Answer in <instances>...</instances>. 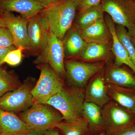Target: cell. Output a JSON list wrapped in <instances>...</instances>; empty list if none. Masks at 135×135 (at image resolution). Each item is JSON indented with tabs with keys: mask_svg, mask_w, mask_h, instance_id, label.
Instances as JSON below:
<instances>
[{
	"mask_svg": "<svg viewBox=\"0 0 135 135\" xmlns=\"http://www.w3.org/2000/svg\"><path fill=\"white\" fill-rule=\"evenodd\" d=\"M0 128L2 135H16L31 130L19 116L1 109Z\"/></svg>",
	"mask_w": 135,
	"mask_h": 135,
	"instance_id": "14",
	"label": "cell"
},
{
	"mask_svg": "<svg viewBox=\"0 0 135 135\" xmlns=\"http://www.w3.org/2000/svg\"><path fill=\"white\" fill-rule=\"evenodd\" d=\"M103 10L101 3L85 10L80 13L77 21L80 30L91 25L98 20L103 18Z\"/></svg>",
	"mask_w": 135,
	"mask_h": 135,
	"instance_id": "21",
	"label": "cell"
},
{
	"mask_svg": "<svg viewBox=\"0 0 135 135\" xmlns=\"http://www.w3.org/2000/svg\"><path fill=\"white\" fill-rule=\"evenodd\" d=\"M81 1L60 0L40 12L47 20L51 31L60 40L71 27Z\"/></svg>",
	"mask_w": 135,
	"mask_h": 135,
	"instance_id": "1",
	"label": "cell"
},
{
	"mask_svg": "<svg viewBox=\"0 0 135 135\" xmlns=\"http://www.w3.org/2000/svg\"><path fill=\"white\" fill-rule=\"evenodd\" d=\"M37 66L40 74L31 94L34 104H46L64 86L60 77L48 64L42 63Z\"/></svg>",
	"mask_w": 135,
	"mask_h": 135,
	"instance_id": "4",
	"label": "cell"
},
{
	"mask_svg": "<svg viewBox=\"0 0 135 135\" xmlns=\"http://www.w3.org/2000/svg\"><path fill=\"white\" fill-rule=\"evenodd\" d=\"M34 82L32 80L27 79L19 87L1 97L0 109L15 114L23 112L33 105L31 91Z\"/></svg>",
	"mask_w": 135,
	"mask_h": 135,
	"instance_id": "7",
	"label": "cell"
},
{
	"mask_svg": "<svg viewBox=\"0 0 135 135\" xmlns=\"http://www.w3.org/2000/svg\"><path fill=\"white\" fill-rule=\"evenodd\" d=\"M84 101V92L82 89L64 87L46 104L59 111L62 114L64 121L71 122L82 118Z\"/></svg>",
	"mask_w": 135,
	"mask_h": 135,
	"instance_id": "2",
	"label": "cell"
},
{
	"mask_svg": "<svg viewBox=\"0 0 135 135\" xmlns=\"http://www.w3.org/2000/svg\"><path fill=\"white\" fill-rule=\"evenodd\" d=\"M134 2H135V0H134Z\"/></svg>",
	"mask_w": 135,
	"mask_h": 135,
	"instance_id": "41",
	"label": "cell"
},
{
	"mask_svg": "<svg viewBox=\"0 0 135 135\" xmlns=\"http://www.w3.org/2000/svg\"><path fill=\"white\" fill-rule=\"evenodd\" d=\"M29 50L34 54H40L46 49L50 33L48 22L39 13L29 19L28 26Z\"/></svg>",
	"mask_w": 135,
	"mask_h": 135,
	"instance_id": "9",
	"label": "cell"
},
{
	"mask_svg": "<svg viewBox=\"0 0 135 135\" xmlns=\"http://www.w3.org/2000/svg\"><path fill=\"white\" fill-rule=\"evenodd\" d=\"M105 80L108 84L135 89V76L120 66L110 68L107 73Z\"/></svg>",
	"mask_w": 135,
	"mask_h": 135,
	"instance_id": "19",
	"label": "cell"
},
{
	"mask_svg": "<svg viewBox=\"0 0 135 135\" xmlns=\"http://www.w3.org/2000/svg\"><path fill=\"white\" fill-rule=\"evenodd\" d=\"M104 12L108 13L117 25L127 30L131 37L135 36V3L131 0H103Z\"/></svg>",
	"mask_w": 135,
	"mask_h": 135,
	"instance_id": "6",
	"label": "cell"
},
{
	"mask_svg": "<svg viewBox=\"0 0 135 135\" xmlns=\"http://www.w3.org/2000/svg\"><path fill=\"white\" fill-rule=\"evenodd\" d=\"M107 50V44L88 43L80 53V56L83 60L87 61L102 59L106 55Z\"/></svg>",
	"mask_w": 135,
	"mask_h": 135,
	"instance_id": "23",
	"label": "cell"
},
{
	"mask_svg": "<svg viewBox=\"0 0 135 135\" xmlns=\"http://www.w3.org/2000/svg\"><path fill=\"white\" fill-rule=\"evenodd\" d=\"M21 84L15 75L0 67V98L7 92L17 88Z\"/></svg>",
	"mask_w": 135,
	"mask_h": 135,
	"instance_id": "24",
	"label": "cell"
},
{
	"mask_svg": "<svg viewBox=\"0 0 135 135\" xmlns=\"http://www.w3.org/2000/svg\"><path fill=\"white\" fill-rule=\"evenodd\" d=\"M131 38L132 42H133L134 46L135 47V36H134V37H131Z\"/></svg>",
	"mask_w": 135,
	"mask_h": 135,
	"instance_id": "36",
	"label": "cell"
},
{
	"mask_svg": "<svg viewBox=\"0 0 135 135\" xmlns=\"http://www.w3.org/2000/svg\"><path fill=\"white\" fill-rule=\"evenodd\" d=\"M104 129L113 135L135 125V114L115 102H109L102 109Z\"/></svg>",
	"mask_w": 135,
	"mask_h": 135,
	"instance_id": "5",
	"label": "cell"
},
{
	"mask_svg": "<svg viewBox=\"0 0 135 135\" xmlns=\"http://www.w3.org/2000/svg\"><path fill=\"white\" fill-rule=\"evenodd\" d=\"M2 12L6 27L9 30L14 39V46L17 48L22 47L25 49H29L27 29L29 19L17 16L11 12Z\"/></svg>",
	"mask_w": 135,
	"mask_h": 135,
	"instance_id": "11",
	"label": "cell"
},
{
	"mask_svg": "<svg viewBox=\"0 0 135 135\" xmlns=\"http://www.w3.org/2000/svg\"><path fill=\"white\" fill-rule=\"evenodd\" d=\"M14 46V41L9 30L6 27L0 28V48Z\"/></svg>",
	"mask_w": 135,
	"mask_h": 135,
	"instance_id": "27",
	"label": "cell"
},
{
	"mask_svg": "<svg viewBox=\"0 0 135 135\" xmlns=\"http://www.w3.org/2000/svg\"><path fill=\"white\" fill-rule=\"evenodd\" d=\"M84 100L94 103L101 108L109 103L107 86L103 77H97L89 83L84 92Z\"/></svg>",
	"mask_w": 135,
	"mask_h": 135,
	"instance_id": "13",
	"label": "cell"
},
{
	"mask_svg": "<svg viewBox=\"0 0 135 135\" xmlns=\"http://www.w3.org/2000/svg\"><path fill=\"white\" fill-rule=\"evenodd\" d=\"M115 31L118 39L123 44L131 60L135 66V47L127 30L124 27L117 25L115 26Z\"/></svg>",
	"mask_w": 135,
	"mask_h": 135,
	"instance_id": "25",
	"label": "cell"
},
{
	"mask_svg": "<svg viewBox=\"0 0 135 135\" xmlns=\"http://www.w3.org/2000/svg\"><path fill=\"white\" fill-rule=\"evenodd\" d=\"M81 35L87 43L95 42L107 44L111 36L103 18L98 20L93 24L79 31Z\"/></svg>",
	"mask_w": 135,
	"mask_h": 135,
	"instance_id": "15",
	"label": "cell"
},
{
	"mask_svg": "<svg viewBox=\"0 0 135 135\" xmlns=\"http://www.w3.org/2000/svg\"><path fill=\"white\" fill-rule=\"evenodd\" d=\"M58 129L54 127L46 131L44 133L43 135H60Z\"/></svg>",
	"mask_w": 135,
	"mask_h": 135,
	"instance_id": "32",
	"label": "cell"
},
{
	"mask_svg": "<svg viewBox=\"0 0 135 135\" xmlns=\"http://www.w3.org/2000/svg\"><path fill=\"white\" fill-rule=\"evenodd\" d=\"M134 113L135 114V111L134 112Z\"/></svg>",
	"mask_w": 135,
	"mask_h": 135,
	"instance_id": "40",
	"label": "cell"
},
{
	"mask_svg": "<svg viewBox=\"0 0 135 135\" xmlns=\"http://www.w3.org/2000/svg\"><path fill=\"white\" fill-rule=\"evenodd\" d=\"M95 135H110L108 133H107L105 131H102L101 133H99V134H96Z\"/></svg>",
	"mask_w": 135,
	"mask_h": 135,
	"instance_id": "35",
	"label": "cell"
},
{
	"mask_svg": "<svg viewBox=\"0 0 135 135\" xmlns=\"http://www.w3.org/2000/svg\"><path fill=\"white\" fill-rule=\"evenodd\" d=\"M0 135H2V132L1 131V128H0Z\"/></svg>",
	"mask_w": 135,
	"mask_h": 135,
	"instance_id": "38",
	"label": "cell"
},
{
	"mask_svg": "<svg viewBox=\"0 0 135 135\" xmlns=\"http://www.w3.org/2000/svg\"><path fill=\"white\" fill-rule=\"evenodd\" d=\"M55 127L62 135H88L90 132L88 122L83 117L72 121H62Z\"/></svg>",
	"mask_w": 135,
	"mask_h": 135,
	"instance_id": "20",
	"label": "cell"
},
{
	"mask_svg": "<svg viewBox=\"0 0 135 135\" xmlns=\"http://www.w3.org/2000/svg\"><path fill=\"white\" fill-rule=\"evenodd\" d=\"M25 49L23 47H19L10 51L5 57L4 63H7L12 66L18 65L21 62L23 57V51Z\"/></svg>",
	"mask_w": 135,
	"mask_h": 135,
	"instance_id": "26",
	"label": "cell"
},
{
	"mask_svg": "<svg viewBox=\"0 0 135 135\" xmlns=\"http://www.w3.org/2000/svg\"><path fill=\"white\" fill-rule=\"evenodd\" d=\"M64 44L50 30L46 49L35 60L37 64L46 63L49 65L59 77L66 75Z\"/></svg>",
	"mask_w": 135,
	"mask_h": 135,
	"instance_id": "8",
	"label": "cell"
},
{
	"mask_svg": "<svg viewBox=\"0 0 135 135\" xmlns=\"http://www.w3.org/2000/svg\"><path fill=\"white\" fill-rule=\"evenodd\" d=\"M18 116L31 130L44 133L64 120L59 111L46 104H34Z\"/></svg>",
	"mask_w": 135,
	"mask_h": 135,
	"instance_id": "3",
	"label": "cell"
},
{
	"mask_svg": "<svg viewBox=\"0 0 135 135\" xmlns=\"http://www.w3.org/2000/svg\"><path fill=\"white\" fill-rule=\"evenodd\" d=\"M64 42L65 51L70 56H75L80 53L87 44L81 37L79 31L77 30L70 32Z\"/></svg>",
	"mask_w": 135,
	"mask_h": 135,
	"instance_id": "22",
	"label": "cell"
},
{
	"mask_svg": "<svg viewBox=\"0 0 135 135\" xmlns=\"http://www.w3.org/2000/svg\"><path fill=\"white\" fill-rule=\"evenodd\" d=\"M113 135H135V125L127 128Z\"/></svg>",
	"mask_w": 135,
	"mask_h": 135,
	"instance_id": "31",
	"label": "cell"
},
{
	"mask_svg": "<svg viewBox=\"0 0 135 135\" xmlns=\"http://www.w3.org/2000/svg\"><path fill=\"white\" fill-rule=\"evenodd\" d=\"M101 0H81L77 8L81 13L89 8L101 3Z\"/></svg>",
	"mask_w": 135,
	"mask_h": 135,
	"instance_id": "28",
	"label": "cell"
},
{
	"mask_svg": "<svg viewBox=\"0 0 135 135\" xmlns=\"http://www.w3.org/2000/svg\"><path fill=\"white\" fill-rule=\"evenodd\" d=\"M44 8L35 0H0V11L17 12L26 19L38 15Z\"/></svg>",
	"mask_w": 135,
	"mask_h": 135,
	"instance_id": "12",
	"label": "cell"
},
{
	"mask_svg": "<svg viewBox=\"0 0 135 135\" xmlns=\"http://www.w3.org/2000/svg\"><path fill=\"white\" fill-rule=\"evenodd\" d=\"M106 23L113 40L112 51L115 56L114 65L120 67L123 65L128 66L135 74V66L131 60L127 52L116 35L114 22L111 18H107Z\"/></svg>",
	"mask_w": 135,
	"mask_h": 135,
	"instance_id": "16",
	"label": "cell"
},
{
	"mask_svg": "<svg viewBox=\"0 0 135 135\" xmlns=\"http://www.w3.org/2000/svg\"><path fill=\"white\" fill-rule=\"evenodd\" d=\"M65 65L66 75L69 82L74 87L81 88L91 77L101 71L104 64L69 60Z\"/></svg>",
	"mask_w": 135,
	"mask_h": 135,
	"instance_id": "10",
	"label": "cell"
},
{
	"mask_svg": "<svg viewBox=\"0 0 135 135\" xmlns=\"http://www.w3.org/2000/svg\"><path fill=\"white\" fill-rule=\"evenodd\" d=\"M3 27H6V26L3 16L2 12L0 11V28Z\"/></svg>",
	"mask_w": 135,
	"mask_h": 135,
	"instance_id": "34",
	"label": "cell"
},
{
	"mask_svg": "<svg viewBox=\"0 0 135 135\" xmlns=\"http://www.w3.org/2000/svg\"><path fill=\"white\" fill-rule=\"evenodd\" d=\"M83 117L88 122L90 132L96 133L104 130L102 109L97 105L84 101Z\"/></svg>",
	"mask_w": 135,
	"mask_h": 135,
	"instance_id": "18",
	"label": "cell"
},
{
	"mask_svg": "<svg viewBox=\"0 0 135 135\" xmlns=\"http://www.w3.org/2000/svg\"><path fill=\"white\" fill-rule=\"evenodd\" d=\"M15 46H11L7 48H0V67L4 64V60L5 57L10 51L16 48Z\"/></svg>",
	"mask_w": 135,
	"mask_h": 135,
	"instance_id": "29",
	"label": "cell"
},
{
	"mask_svg": "<svg viewBox=\"0 0 135 135\" xmlns=\"http://www.w3.org/2000/svg\"><path fill=\"white\" fill-rule=\"evenodd\" d=\"M16 135H27V133H23L17 134Z\"/></svg>",
	"mask_w": 135,
	"mask_h": 135,
	"instance_id": "37",
	"label": "cell"
},
{
	"mask_svg": "<svg viewBox=\"0 0 135 135\" xmlns=\"http://www.w3.org/2000/svg\"><path fill=\"white\" fill-rule=\"evenodd\" d=\"M131 1H134V0H131Z\"/></svg>",
	"mask_w": 135,
	"mask_h": 135,
	"instance_id": "39",
	"label": "cell"
},
{
	"mask_svg": "<svg viewBox=\"0 0 135 135\" xmlns=\"http://www.w3.org/2000/svg\"><path fill=\"white\" fill-rule=\"evenodd\" d=\"M39 4H40L43 8H46L50 7L56 3L58 2L60 0H35Z\"/></svg>",
	"mask_w": 135,
	"mask_h": 135,
	"instance_id": "30",
	"label": "cell"
},
{
	"mask_svg": "<svg viewBox=\"0 0 135 135\" xmlns=\"http://www.w3.org/2000/svg\"><path fill=\"white\" fill-rule=\"evenodd\" d=\"M108 94L116 102L133 112L135 111V89L113 84L107 85Z\"/></svg>",
	"mask_w": 135,
	"mask_h": 135,
	"instance_id": "17",
	"label": "cell"
},
{
	"mask_svg": "<svg viewBox=\"0 0 135 135\" xmlns=\"http://www.w3.org/2000/svg\"><path fill=\"white\" fill-rule=\"evenodd\" d=\"M44 132L38 130H31L27 133V135H43Z\"/></svg>",
	"mask_w": 135,
	"mask_h": 135,
	"instance_id": "33",
	"label": "cell"
}]
</instances>
